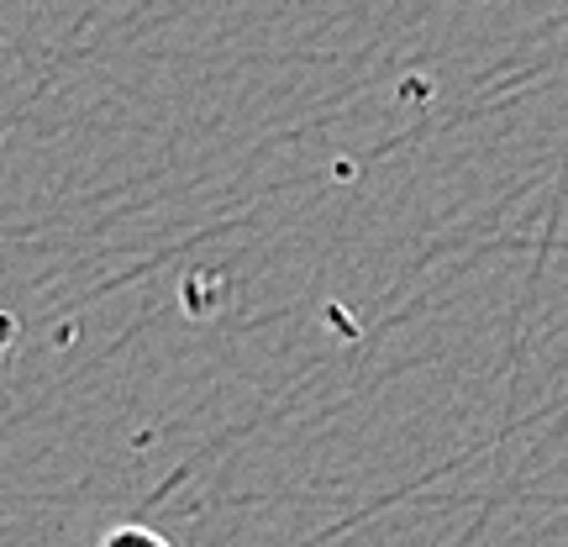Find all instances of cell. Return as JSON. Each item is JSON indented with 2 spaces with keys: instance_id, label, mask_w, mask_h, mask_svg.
I'll return each mask as SVG.
<instances>
[{
  "instance_id": "obj_1",
  "label": "cell",
  "mask_w": 568,
  "mask_h": 547,
  "mask_svg": "<svg viewBox=\"0 0 568 547\" xmlns=\"http://www.w3.org/2000/svg\"><path fill=\"white\" fill-rule=\"evenodd\" d=\"M101 547H174L163 531H153V527H142V521H126V527H111L101 537Z\"/></svg>"
},
{
  "instance_id": "obj_2",
  "label": "cell",
  "mask_w": 568,
  "mask_h": 547,
  "mask_svg": "<svg viewBox=\"0 0 568 547\" xmlns=\"http://www.w3.org/2000/svg\"><path fill=\"white\" fill-rule=\"evenodd\" d=\"M564 27H568V11H564Z\"/></svg>"
}]
</instances>
